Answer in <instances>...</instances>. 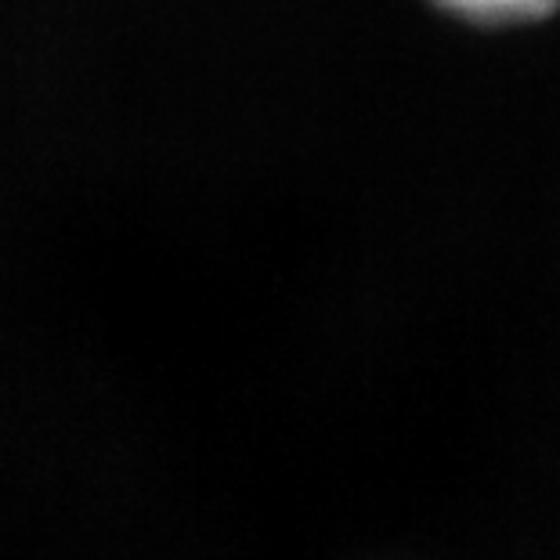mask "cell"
I'll return each mask as SVG.
<instances>
[{
  "label": "cell",
  "instance_id": "1",
  "mask_svg": "<svg viewBox=\"0 0 560 560\" xmlns=\"http://www.w3.org/2000/svg\"><path fill=\"white\" fill-rule=\"evenodd\" d=\"M438 4L474 22H517L550 15L560 0H438Z\"/></svg>",
  "mask_w": 560,
  "mask_h": 560
}]
</instances>
